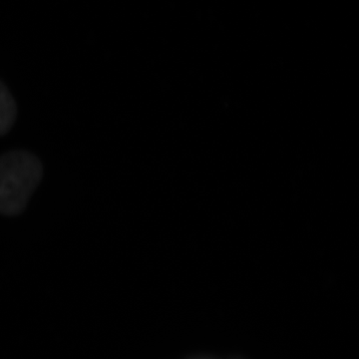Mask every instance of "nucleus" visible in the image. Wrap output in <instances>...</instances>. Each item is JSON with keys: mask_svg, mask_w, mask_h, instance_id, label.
Listing matches in <instances>:
<instances>
[{"mask_svg": "<svg viewBox=\"0 0 359 359\" xmlns=\"http://www.w3.org/2000/svg\"><path fill=\"white\" fill-rule=\"evenodd\" d=\"M41 177L42 165L34 155L13 151L0 156V214H20Z\"/></svg>", "mask_w": 359, "mask_h": 359, "instance_id": "obj_1", "label": "nucleus"}, {"mask_svg": "<svg viewBox=\"0 0 359 359\" xmlns=\"http://www.w3.org/2000/svg\"><path fill=\"white\" fill-rule=\"evenodd\" d=\"M200 359H205V358H200Z\"/></svg>", "mask_w": 359, "mask_h": 359, "instance_id": "obj_3", "label": "nucleus"}, {"mask_svg": "<svg viewBox=\"0 0 359 359\" xmlns=\"http://www.w3.org/2000/svg\"><path fill=\"white\" fill-rule=\"evenodd\" d=\"M18 116L15 101L6 85L0 81V136L13 128Z\"/></svg>", "mask_w": 359, "mask_h": 359, "instance_id": "obj_2", "label": "nucleus"}]
</instances>
